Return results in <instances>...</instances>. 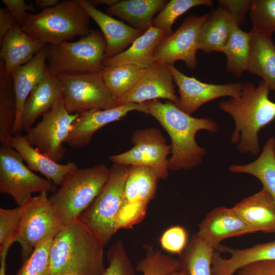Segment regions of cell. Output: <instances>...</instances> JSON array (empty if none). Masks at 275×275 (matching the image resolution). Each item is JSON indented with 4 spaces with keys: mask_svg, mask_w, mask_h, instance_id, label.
<instances>
[{
    "mask_svg": "<svg viewBox=\"0 0 275 275\" xmlns=\"http://www.w3.org/2000/svg\"><path fill=\"white\" fill-rule=\"evenodd\" d=\"M6 7L10 11L16 23L21 27L29 13L27 11L36 12L34 4H27L24 0H3Z\"/></svg>",
    "mask_w": 275,
    "mask_h": 275,
    "instance_id": "44",
    "label": "cell"
},
{
    "mask_svg": "<svg viewBox=\"0 0 275 275\" xmlns=\"http://www.w3.org/2000/svg\"><path fill=\"white\" fill-rule=\"evenodd\" d=\"M9 146L20 154L31 171L40 172L56 186H60L69 173L78 168L73 162L63 164L53 160L31 145L21 133L12 136Z\"/></svg>",
    "mask_w": 275,
    "mask_h": 275,
    "instance_id": "24",
    "label": "cell"
},
{
    "mask_svg": "<svg viewBox=\"0 0 275 275\" xmlns=\"http://www.w3.org/2000/svg\"><path fill=\"white\" fill-rule=\"evenodd\" d=\"M168 275H190V274L186 269L182 267L180 270L174 271Z\"/></svg>",
    "mask_w": 275,
    "mask_h": 275,
    "instance_id": "49",
    "label": "cell"
},
{
    "mask_svg": "<svg viewBox=\"0 0 275 275\" xmlns=\"http://www.w3.org/2000/svg\"><path fill=\"white\" fill-rule=\"evenodd\" d=\"M219 7L225 9L235 17L242 24L245 21V15L251 9L252 0H220Z\"/></svg>",
    "mask_w": 275,
    "mask_h": 275,
    "instance_id": "42",
    "label": "cell"
},
{
    "mask_svg": "<svg viewBox=\"0 0 275 275\" xmlns=\"http://www.w3.org/2000/svg\"><path fill=\"white\" fill-rule=\"evenodd\" d=\"M211 261L212 275H234L241 267L261 260H275V240L236 249L219 245Z\"/></svg>",
    "mask_w": 275,
    "mask_h": 275,
    "instance_id": "21",
    "label": "cell"
},
{
    "mask_svg": "<svg viewBox=\"0 0 275 275\" xmlns=\"http://www.w3.org/2000/svg\"><path fill=\"white\" fill-rule=\"evenodd\" d=\"M256 233L233 208L220 206L209 211L199 225L196 233L216 249L223 240Z\"/></svg>",
    "mask_w": 275,
    "mask_h": 275,
    "instance_id": "18",
    "label": "cell"
},
{
    "mask_svg": "<svg viewBox=\"0 0 275 275\" xmlns=\"http://www.w3.org/2000/svg\"><path fill=\"white\" fill-rule=\"evenodd\" d=\"M16 23L10 11L6 8H0V44L6 34Z\"/></svg>",
    "mask_w": 275,
    "mask_h": 275,
    "instance_id": "45",
    "label": "cell"
},
{
    "mask_svg": "<svg viewBox=\"0 0 275 275\" xmlns=\"http://www.w3.org/2000/svg\"><path fill=\"white\" fill-rule=\"evenodd\" d=\"M60 2L59 0H35L33 4L36 8L41 11L48 9L53 8L58 4Z\"/></svg>",
    "mask_w": 275,
    "mask_h": 275,
    "instance_id": "46",
    "label": "cell"
},
{
    "mask_svg": "<svg viewBox=\"0 0 275 275\" xmlns=\"http://www.w3.org/2000/svg\"><path fill=\"white\" fill-rule=\"evenodd\" d=\"M229 171L250 174L257 178L275 203V137L268 139L255 160L246 164H233Z\"/></svg>",
    "mask_w": 275,
    "mask_h": 275,
    "instance_id": "30",
    "label": "cell"
},
{
    "mask_svg": "<svg viewBox=\"0 0 275 275\" xmlns=\"http://www.w3.org/2000/svg\"><path fill=\"white\" fill-rule=\"evenodd\" d=\"M206 17V14L185 17L178 28L157 46L154 53L155 62L174 65L176 61H182L188 69H195L199 34Z\"/></svg>",
    "mask_w": 275,
    "mask_h": 275,
    "instance_id": "14",
    "label": "cell"
},
{
    "mask_svg": "<svg viewBox=\"0 0 275 275\" xmlns=\"http://www.w3.org/2000/svg\"><path fill=\"white\" fill-rule=\"evenodd\" d=\"M134 111L149 114L145 103H127L111 108L95 109L79 114L72 124L65 143L72 148L85 147L89 145L92 136L98 130Z\"/></svg>",
    "mask_w": 275,
    "mask_h": 275,
    "instance_id": "17",
    "label": "cell"
},
{
    "mask_svg": "<svg viewBox=\"0 0 275 275\" xmlns=\"http://www.w3.org/2000/svg\"><path fill=\"white\" fill-rule=\"evenodd\" d=\"M79 114H71L62 100L42 116L41 121L24 135L28 143L41 153L59 162L65 155L63 144Z\"/></svg>",
    "mask_w": 275,
    "mask_h": 275,
    "instance_id": "13",
    "label": "cell"
},
{
    "mask_svg": "<svg viewBox=\"0 0 275 275\" xmlns=\"http://www.w3.org/2000/svg\"><path fill=\"white\" fill-rule=\"evenodd\" d=\"M249 15L251 31L272 37L275 32V0H252Z\"/></svg>",
    "mask_w": 275,
    "mask_h": 275,
    "instance_id": "37",
    "label": "cell"
},
{
    "mask_svg": "<svg viewBox=\"0 0 275 275\" xmlns=\"http://www.w3.org/2000/svg\"><path fill=\"white\" fill-rule=\"evenodd\" d=\"M20 154L10 146L0 147V192L11 196L18 206L35 193H54L57 186L31 171Z\"/></svg>",
    "mask_w": 275,
    "mask_h": 275,
    "instance_id": "9",
    "label": "cell"
},
{
    "mask_svg": "<svg viewBox=\"0 0 275 275\" xmlns=\"http://www.w3.org/2000/svg\"><path fill=\"white\" fill-rule=\"evenodd\" d=\"M215 250L196 234L180 256L182 267L190 275H212L211 261Z\"/></svg>",
    "mask_w": 275,
    "mask_h": 275,
    "instance_id": "33",
    "label": "cell"
},
{
    "mask_svg": "<svg viewBox=\"0 0 275 275\" xmlns=\"http://www.w3.org/2000/svg\"><path fill=\"white\" fill-rule=\"evenodd\" d=\"M47 68L56 75L101 73L106 47L102 33L91 30L77 41L47 45Z\"/></svg>",
    "mask_w": 275,
    "mask_h": 275,
    "instance_id": "6",
    "label": "cell"
},
{
    "mask_svg": "<svg viewBox=\"0 0 275 275\" xmlns=\"http://www.w3.org/2000/svg\"><path fill=\"white\" fill-rule=\"evenodd\" d=\"M21 220L20 206L14 209L0 208V249L9 243L16 234Z\"/></svg>",
    "mask_w": 275,
    "mask_h": 275,
    "instance_id": "40",
    "label": "cell"
},
{
    "mask_svg": "<svg viewBox=\"0 0 275 275\" xmlns=\"http://www.w3.org/2000/svg\"><path fill=\"white\" fill-rule=\"evenodd\" d=\"M169 66L179 93V101L176 105L190 115L209 101L224 96L236 98L241 94L242 82L226 84L205 83L194 77L185 75L174 65Z\"/></svg>",
    "mask_w": 275,
    "mask_h": 275,
    "instance_id": "15",
    "label": "cell"
},
{
    "mask_svg": "<svg viewBox=\"0 0 275 275\" xmlns=\"http://www.w3.org/2000/svg\"><path fill=\"white\" fill-rule=\"evenodd\" d=\"M166 0H117L106 12L144 33L152 26L154 16L166 5Z\"/></svg>",
    "mask_w": 275,
    "mask_h": 275,
    "instance_id": "28",
    "label": "cell"
},
{
    "mask_svg": "<svg viewBox=\"0 0 275 275\" xmlns=\"http://www.w3.org/2000/svg\"><path fill=\"white\" fill-rule=\"evenodd\" d=\"M269 91L263 80L257 87L251 82L242 83L240 96L219 104V109L234 119L231 141L241 153L256 155L260 152L258 133L275 119V102L269 99Z\"/></svg>",
    "mask_w": 275,
    "mask_h": 275,
    "instance_id": "2",
    "label": "cell"
},
{
    "mask_svg": "<svg viewBox=\"0 0 275 275\" xmlns=\"http://www.w3.org/2000/svg\"><path fill=\"white\" fill-rule=\"evenodd\" d=\"M131 166L114 164L108 179L91 204L80 214L81 222L105 246L117 231L116 223Z\"/></svg>",
    "mask_w": 275,
    "mask_h": 275,
    "instance_id": "7",
    "label": "cell"
},
{
    "mask_svg": "<svg viewBox=\"0 0 275 275\" xmlns=\"http://www.w3.org/2000/svg\"><path fill=\"white\" fill-rule=\"evenodd\" d=\"M144 70L124 64L105 67L101 74L106 87L118 102L131 89Z\"/></svg>",
    "mask_w": 275,
    "mask_h": 275,
    "instance_id": "34",
    "label": "cell"
},
{
    "mask_svg": "<svg viewBox=\"0 0 275 275\" xmlns=\"http://www.w3.org/2000/svg\"><path fill=\"white\" fill-rule=\"evenodd\" d=\"M95 22L104 36L106 47L105 59L115 57L124 51L143 32L104 13L87 0H77Z\"/></svg>",
    "mask_w": 275,
    "mask_h": 275,
    "instance_id": "20",
    "label": "cell"
},
{
    "mask_svg": "<svg viewBox=\"0 0 275 275\" xmlns=\"http://www.w3.org/2000/svg\"><path fill=\"white\" fill-rule=\"evenodd\" d=\"M110 169L101 164L76 169L65 178L59 188L49 197L64 225L77 220L91 204L106 184Z\"/></svg>",
    "mask_w": 275,
    "mask_h": 275,
    "instance_id": "5",
    "label": "cell"
},
{
    "mask_svg": "<svg viewBox=\"0 0 275 275\" xmlns=\"http://www.w3.org/2000/svg\"><path fill=\"white\" fill-rule=\"evenodd\" d=\"M250 57L247 70L262 78L275 92V44L272 37L250 31Z\"/></svg>",
    "mask_w": 275,
    "mask_h": 275,
    "instance_id": "29",
    "label": "cell"
},
{
    "mask_svg": "<svg viewBox=\"0 0 275 275\" xmlns=\"http://www.w3.org/2000/svg\"><path fill=\"white\" fill-rule=\"evenodd\" d=\"M20 207L21 220L13 241L20 244L24 261L36 247L53 239L65 225L50 203L47 193L33 197Z\"/></svg>",
    "mask_w": 275,
    "mask_h": 275,
    "instance_id": "8",
    "label": "cell"
},
{
    "mask_svg": "<svg viewBox=\"0 0 275 275\" xmlns=\"http://www.w3.org/2000/svg\"><path fill=\"white\" fill-rule=\"evenodd\" d=\"M159 242L164 251L180 256L188 244L187 232L180 226L170 227L163 233Z\"/></svg>",
    "mask_w": 275,
    "mask_h": 275,
    "instance_id": "41",
    "label": "cell"
},
{
    "mask_svg": "<svg viewBox=\"0 0 275 275\" xmlns=\"http://www.w3.org/2000/svg\"><path fill=\"white\" fill-rule=\"evenodd\" d=\"M109 262L102 275H135V268L122 240L114 243L107 253Z\"/></svg>",
    "mask_w": 275,
    "mask_h": 275,
    "instance_id": "39",
    "label": "cell"
},
{
    "mask_svg": "<svg viewBox=\"0 0 275 275\" xmlns=\"http://www.w3.org/2000/svg\"><path fill=\"white\" fill-rule=\"evenodd\" d=\"M234 275H275V260H261L248 264Z\"/></svg>",
    "mask_w": 275,
    "mask_h": 275,
    "instance_id": "43",
    "label": "cell"
},
{
    "mask_svg": "<svg viewBox=\"0 0 275 275\" xmlns=\"http://www.w3.org/2000/svg\"><path fill=\"white\" fill-rule=\"evenodd\" d=\"M62 100V87L57 75L46 71L28 97L21 116V132H28L37 120Z\"/></svg>",
    "mask_w": 275,
    "mask_h": 275,
    "instance_id": "19",
    "label": "cell"
},
{
    "mask_svg": "<svg viewBox=\"0 0 275 275\" xmlns=\"http://www.w3.org/2000/svg\"><path fill=\"white\" fill-rule=\"evenodd\" d=\"M117 1V0H90L88 1L94 7L100 5H106L109 7L116 2Z\"/></svg>",
    "mask_w": 275,
    "mask_h": 275,
    "instance_id": "48",
    "label": "cell"
},
{
    "mask_svg": "<svg viewBox=\"0 0 275 275\" xmlns=\"http://www.w3.org/2000/svg\"><path fill=\"white\" fill-rule=\"evenodd\" d=\"M211 0H171L154 18L152 26L173 34L172 26L175 20L193 7L204 5L212 7Z\"/></svg>",
    "mask_w": 275,
    "mask_h": 275,
    "instance_id": "36",
    "label": "cell"
},
{
    "mask_svg": "<svg viewBox=\"0 0 275 275\" xmlns=\"http://www.w3.org/2000/svg\"><path fill=\"white\" fill-rule=\"evenodd\" d=\"M240 23L227 11L218 7L206 14L199 36V49L206 53L223 52L232 29Z\"/></svg>",
    "mask_w": 275,
    "mask_h": 275,
    "instance_id": "27",
    "label": "cell"
},
{
    "mask_svg": "<svg viewBox=\"0 0 275 275\" xmlns=\"http://www.w3.org/2000/svg\"><path fill=\"white\" fill-rule=\"evenodd\" d=\"M62 101L69 113L81 114L119 105L106 87L101 73L58 75Z\"/></svg>",
    "mask_w": 275,
    "mask_h": 275,
    "instance_id": "10",
    "label": "cell"
},
{
    "mask_svg": "<svg viewBox=\"0 0 275 275\" xmlns=\"http://www.w3.org/2000/svg\"><path fill=\"white\" fill-rule=\"evenodd\" d=\"M233 207L256 232L275 233V203L263 187Z\"/></svg>",
    "mask_w": 275,
    "mask_h": 275,
    "instance_id": "26",
    "label": "cell"
},
{
    "mask_svg": "<svg viewBox=\"0 0 275 275\" xmlns=\"http://www.w3.org/2000/svg\"><path fill=\"white\" fill-rule=\"evenodd\" d=\"M53 239L36 247L18 269L16 275H51L50 251Z\"/></svg>",
    "mask_w": 275,
    "mask_h": 275,
    "instance_id": "38",
    "label": "cell"
},
{
    "mask_svg": "<svg viewBox=\"0 0 275 275\" xmlns=\"http://www.w3.org/2000/svg\"><path fill=\"white\" fill-rule=\"evenodd\" d=\"M174 82L169 65L155 62L145 69L133 87L118 103L119 105L142 103L162 98L177 105L179 98L176 93Z\"/></svg>",
    "mask_w": 275,
    "mask_h": 275,
    "instance_id": "16",
    "label": "cell"
},
{
    "mask_svg": "<svg viewBox=\"0 0 275 275\" xmlns=\"http://www.w3.org/2000/svg\"><path fill=\"white\" fill-rule=\"evenodd\" d=\"M133 147L128 151L109 156L114 164L146 166L152 168L158 179H166L169 175L168 155L172 145H168L160 130L156 128L139 129L131 137Z\"/></svg>",
    "mask_w": 275,
    "mask_h": 275,
    "instance_id": "12",
    "label": "cell"
},
{
    "mask_svg": "<svg viewBox=\"0 0 275 275\" xmlns=\"http://www.w3.org/2000/svg\"><path fill=\"white\" fill-rule=\"evenodd\" d=\"M17 117V103L11 75L5 70L0 59V142L9 146Z\"/></svg>",
    "mask_w": 275,
    "mask_h": 275,
    "instance_id": "31",
    "label": "cell"
},
{
    "mask_svg": "<svg viewBox=\"0 0 275 275\" xmlns=\"http://www.w3.org/2000/svg\"><path fill=\"white\" fill-rule=\"evenodd\" d=\"M169 34L153 26L136 38L124 51L103 62L104 67L129 64L145 69L155 62L154 51Z\"/></svg>",
    "mask_w": 275,
    "mask_h": 275,
    "instance_id": "25",
    "label": "cell"
},
{
    "mask_svg": "<svg viewBox=\"0 0 275 275\" xmlns=\"http://www.w3.org/2000/svg\"><path fill=\"white\" fill-rule=\"evenodd\" d=\"M45 44L27 35L16 23L1 44L0 59L4 62L5 72L10 75L17 68L28 63Z\"/></svg>",
    "mask_w": 275,
    "mask_h": 275,
    "instance_id": "22",
    "label": "cell"
},
{
    "mask_svg": "<svg viewBox=\"0 0 275 275\" xmlns=\"http://www.w3.org/2000/svg\"><path fill=\"white\" fill-rule=\"evenodd\" d=\"M145 248V256L135 267V271L142 272V275H168L182 268L179 258L166 255L148 245Z\"/></svg>",
    "mask_w": 275,
    "mask_h": 275,
    "instance_id": "35",
    "label": "cell"
},
{
    "mask_svg": "<svg viewBox=\"0 0 275 275\" xmlns=\"http://www.w3.org/2000/svg\"><path fill=\"white\" fill-rule=\"evenodd\" d=\"M90 18L77 0H63L53 8L29 13L21 28L46 45L56 44L88 35Z\"/></svg>",
    "mask_w": 275,
    "mask_h": 275,
    "instance_id": "4",
    "label": "cell"
},
{
    "mask_svg": "<svg viewBox=\"0 0 275 275\" xmlns=\"http://www.w3.org/2000/svg\"><path fill=\"white\" fill-rule=\"evenodd\" d=\"M144 103L149 114L158 121L171 138L172 150L169 159V170H188L199 165L206 152L197 143L196 135L201 130L216 132L217 123L206 117H193L169 101L162 102L157 99Z\"/></svg>",
    "mask_w": 275,
    "mask_h": 275,
    "instance_id": "1",
    "label": "cell"
},
{
    "mask_svg": "<svg viewBox=\"0 0 275 275\" xmlns=\"http://www.w3.org/2000/svg\"><path fill=\"white\" fill-rule=\"evenodd\" d=\"M104 246L78 219L65 226L52 240L51 275H102Z\"/></svg>",
    "mask_w": 275,
    "mask_h": 275,
    "instance_id": "3",
    "label": "cell"
},
{
    "mask_svg": "<svg viewBox=\"0 0 275 275\" xmlns=\"http://www.w3.org/2000/svg\"><path fill=\"white\" fill-rule=\"evenodd\" d=\"M11 244V243H8L3 248L0 249V275H6L7 255Z\"/></svg>",
    "mask_w": 275,
    "mask_h": 275,
    "instance_id": "47",
    "label": "cell"
},
{
    "mask_svg": "<svg viewBox=\"0 0 275 275\" xmlns=\"http://www.w3.org/2000/svg\"><path fill=\"white\" fill-rule=\"evenodd\" d=\"M46 46H44L30 62L17 68L11 74L17 103V117L13 135L21 132L20 122L24 104L46 71Z\"/></svg>",
    "mask_w": 275,
    "mask_h": 275,
    "instance_id": "23",
    "label": "cell"
},
{
    "mask_svg": "<svg viewBox=\"0 0 275 275\" xmlns=\"http://www.w3.org/2000/svg\"><path fill=\"white\" fill-rule=\"evenodd\" d=\"M61 275H74V274H70V273H66V274H61Z\"/></svg>",
    "mask_w": 275,
    "mask_h": 275,
    "instance_id": "50",
    "label": "cell"
},
{
    "mask_svg": "<svg viewBox=\"0 0 275 275\" xmlns=\"http://www.w3.org/2000/svg\"><path fill=\"white\" fill-rule=\"evenodd\" d=\"M158 180L152 168L131 166L117 219V231L131 228L143 219L147 206L155 195Z\"/></svg>",
    "mask_w": 275,
    "mask_h": 275,
    "instance_id": "11",
    "label": "cell"
},
{
    "mask_svg": "<svg viewBox=\"0 0 275 275\" xmlns=\"http://www.w3.org/2000/svg\"><path fill=\"white\" fill-rule=\"evenodd\" d=\"M251 37V32H244L236 25L232 29L223 51L227 58V71L238 77L248 69Z\"/></svg>",
    "mask_w": 275,
    "mask_h": 275,
    "instance_id": "32",
    "label": "cell"
}]
</instances>
